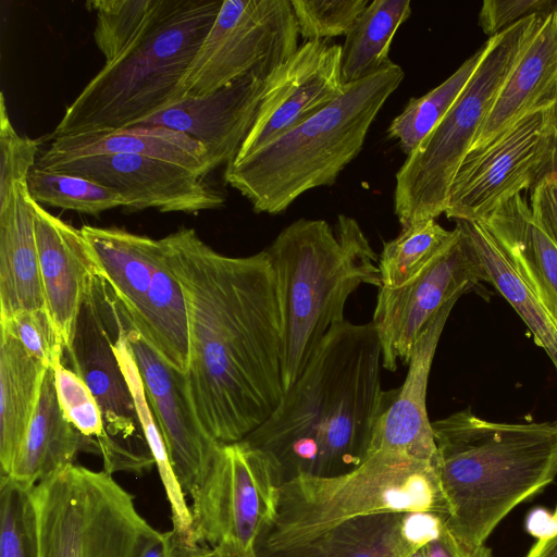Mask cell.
<instances>
[{
    "label": "cell",
    "instance_id": "cell-1",
    "mask_svg": "<svg viewBox=\"0 0 557 557\" xmlns=\"http://www.w3.org/2000/svg\"><path fill=\"white\" fill-rule=\"evenodd\" d=\"M185 297L189 363L185 373L195 412L220 444L244 440L280 405L277 287L264 250L223 255L194 228L161 238Z\"/></svg>",
    "mask_w": 557,
    "mask_h": 557
},
{
    "label": "cell",
    "instance_id": "cell-2",
    "mask_svg": "<svg viewBox=\"0 0 557 557\" xmlns=\"http://www.w3.org/2000/svg\"><path fill=\"white\" fill-rule=\"evenodd\" d=\"M382 368L372 322L333 325L273 413L244 441L277 460L284 482L354 470L396 393L382 388Z\"/></svg>",
    "mask_w": 557,
    "mask_h": 557
},
{
    "label": "cell",
    "instance_id": "cell-3",
    "mask_svg": "<svg viewBox=\"0 0 557 557\" xmlns=\"http://www.w3.org/2000/svg\"><path fill=\"white\" fill-rule=\"evenodd\" d=\"M445 525L476 550L521 503L557 476V423L485 420L471 407L432 422Z\"/></svg>",
    "mask_w": 557,
    "mask_h": 557
},
{
    "label": "cell",
    "instance_id": "cell-4",
    "mask_svg": "<svg viewBox=\"0 0 557 557\" xmlns=\"http://www.w3.org/2000/svg\"><path fill=\"white\" fill-rule=\"evenodd\" d=\"M276 280L284 392L302 373L319 343L345 321V306L361 285L381 287L379 255L358 222L338 215L299 219L265 249Z\"/></svg>",
    "mask_w": 557,
    "mask_h": 557
},
{
    "label": "cell",
    "instance_id": "cell-5",
    "mask_svg": "<svg viewBox=\"0 0 557 557\" xmlns=\"http://www.w3.org/2000/svg\"><path fill=\"white\" fill-rule=\"evenodd\" d=\"M405 77L391 60L346 84L326 108L250 156L226 165V184L257 213L284 212L299 196L332 185L361 151L370 126Z\"/></svg>",
    "mask_w": 557,
    "mask_h": 557
},
{
    "label": "cell",
    "instance_id": "cell-6",
    "mask_svg": "<svg viewBox=\"0 0 557 557\" xmlns=\"http://www.w3.org/2000/svg\"><path fill=\"white\" fill-rule=\"evenodd\" d=\"M223 0H162L139 38L90 79L51 138L135 126L177 100Z\"/></svg>",
    "mask_w": 557,
    "mask_h": 557
},
{
    "label": "cell",
    "instance_id": "cell-7",
    "mask_svg": "<svg viewBox=\"0 0 557 557\" xmlns=\"http://www.w3.org/2000/svg\"><path fill=\"white\" fill-rule=\"evenodd\" d=\"M383 512H432L446 521L449 507L434 465L379 450L343 474L286 481L276 519L257 545L285 546L345 521Z\"/></svg>",
    "mask_w": 557,
    "mask_h": 557
},
{
    "label": "cell",
    "instance_id": "cell-8",
    "mask_svg": "<svg viewBox=\"0 0 557 557\" xmlns=\"http://www.w3.org/2000/svg\"><path fill=\"white\" fill-rule=\"evenodd\" d=\"M529 15L488 37L467 87L396 173L394 211L401 230L445 213L456 172L539 24Z\"/></svg>",
    "mask_w": 557,
    "mask_h": 557
},
{
    "label": "cell",
    "instance_id": "cell-9",
    "mask_svg": "<svg viewBox=\"0 0 557 557\" xmlns=\"http://www.w3.org/2000/svg\"><path fill=\"white\" fill-rule=\"evenodd\" d=\"M39 557H139L159 532L106 470L70 465L32 488Z\"/></svg>",
    "mask_w": 557,
    "mask_h": 557
},
{
    "label": "cell",
    "instance_id": "cell-10",
    "mask_svg": "<svg viewBox=\"0 0 557 557\" xmlns=\"http://www.w3.org/2000/svg\"><path fill=\"white\" fill-rule=\"evenodd\" d=\"M100 277L132 325L175 369L189 363L185 297L161 238L125 228L83 225Z\"/></svg>",
    "mask_w": 557,
    "mask_h": 557
},
{
    "label": "cell",
    "instance_id": "cell-11",
    "mask_svg": "<svg viewBox=\"0 0 557 557\" xmlns=\"http://www.w3.org/2000/svg\"><path fill=\"white\" fill-rule=\"evenodd\" d=\"M283 483L282 468L267 450L244 440L222 444L190 496L193 544L256 552L276 519Z\"/></svg>",
    "mask_w": 557,
    "mask_h": 557
},
{
    "label": "cell",
    "instance_id": "cell-12",
    "mask_svg": "<svg viewBox=\"0 0 557 557\" xmlns=\"http://www.w3.org/2000/svg\"><path fill=\"white\" fill-rule=\"evenodd\" d=\"M298 37L290 0H223L177 100L210 95L252 73L274 74L297 50Z\"/></svg>",
    "mask_w": 557,
    "mask_h": 557
},
{
    "label": "cell",
    "instance_id": "cell-13",
    "mask_svg": "<svg viewBox=\"0 0 557 557\" xmlns=\"http://www.w3.org/2000/svg\"><path fill=\"white\" fill-rule=\"evenodd\" d=\"M115 319L106 282L98 276L78 315L70 368L95 397L104 423L107 442L100 456L103 470L141 472L154 465L145 440L135 401L115 356Z\"/></svg>",
    "mask_w": 557,
    "mask_h": 557
},
{
    "label": "cell",
    "instance_id": "cell-14",
    "mask_svg": "<svg viewBox=\"0 0 557 557\" xmlns=\"http://www.w3.org/2000/svg\"><path fill=\"white\" fill-rule=\"evenodd\" d=\"M553 102L534 109L493 140L468 151L451 183L445 211L448 219L482 222L549 173Z\"/></svg>",
    "mask_w": 557,
    "mask_h": 557
},
{
    "label": "cell",
    "instance_id": "cell-15",
    "mask_svg": "<svg viewBox=\"0 0 557 557\" xmlns=\"http://www.w3.org/2000/svg\"><path fill=\"white\" fill-rule=\"evenodd\" d=\"M454 237L411 281L398 288H379L371 321L382 349V364L394 372L408 364L421 333L448 301L486 282L471 245L456 223Z\"/></svg>",
    "mask_w": 557,
    "mask_h": 557
},
{
    "label": "cell",
    "instance_id": "cell-16",
    "mask_svg": "<svg viewBox=\"0 0 557 557\" xmlns=\"http://www.w3.org/2000/svg\"><path fill=\"white\" fill-rule=\"evenodd\" d=\"M112 298L174 472L185 494L191 496L205 481L222 444L200 423L188 394L185 373L172 367L141 336L113 294Z\"/></svg>",
    "mask_w": 557,
    "mask_h": 557
},
{
    "label": "cell",
    "instance_id": "cell-17",
    "mask_svg": "<svg viewBox=\"0 0 557 557\" xmlns=\"http://www.w3.org/2000/svg\"><path fill=\"white\" fill-rule=\"evenodd\" d=\"M36 166L77 175L114 189L125 199V209L129 211L198 213L225 203V197L200 173L141 156L37 159Z\"/></svg>",
    "mask_w": 557,
    "mask_h": 557
},
{
    "label": "cell",
    "instance_id": "cell-18",
    "mask_svg": "<svg viewBox=\"0 0 557 557\" xmlns=\"http://www.w3.org/2000/svg\"><path fill=\"white\" fill-rule=\"evenodd\" d=\"M345 90L342 46L308 40L270 78L253 124L234 160L244 159L304 123Z\"/></svg>",
    "mask_w": 557,
    "mask_h": 557
},
{
    "label": "cell",
    "instance_id": "cell-19",
    "mask_svg": "<svg viewBox=\"0 0 557 557\" xmlns=\"http://www.w3.org/2000/svg\"><path fill=\"white\" fill-rule=\"evenodd\" d=\"M272 75L252 73L210 95L178 99L135 126L184 133L206 148L213 170L227 165L253 124Z\"/></svg>",
    "mask_w": 557,
    "mask_h": 557
},
{
    "label": "cell",
    "instance_id": "cell-20",
    "mask_svg": "<svg viewBox=\"0 0 557 557\" xmlns=\"http://www.w3.org/2000/svg\"><path fill=\"white\" fill-rule=\"evenodd\" d=\"M32 206L46 308L66 354L84 300L100 276L99 268L81 228L51 214L33 199Z\"/></svg>",
    "mask_w": 557,
    "mask_h": 557
},
{
    "label": "cell",
    "instance_id": "cell-21",
    "mask_svg": "<svg viewBox=\"0 0 557 557\" xmlns=\"http://www.w3.org/2000/svg\"><path fill=\"white\" fill-rule=\"evenodd\" d=\"M445 519L432 512H383L339 523L308 540L270 548L257 557H407L432 541Z\"/></svg>",
    "mask_w": 557,
    "mask_h": 557
},
{
    "label": "cell",
    "instance_id": "cell-22",
    "mask_svg": "<svg viewBox=\"0 0 557 557\" xmlns=\"http://www.w3.org/2000/svg\"><path fill=\"white\" fill-rule=\"evenodd\" d=\"M457 300L440 309L418 338L403 385L375 422L369 455L389 450L434 465L436 445L426 411L428 382L442 332Z\"/></svg>",
    "mask_w": 557,
    "mask_h": 557
},
{
    "label": "cell",
    "instance_id": "cell-23",
    "mask_svg": "<svg viewBox=\"0 0 557 557\" xmlns=\"http://www.w3.org/2000/svg\"><path fill=\"white\" fill-rule=\"evenodd\" d=\"M556 7V5H555ZM557 97V9L542 13L518 63L502 87L470 149L496 138Z\"/></svg>",
    "mask_w": 557,
    "mask_h": 557
},
{
    "label": "cell",
    "instance_id": "cell-24",
    "mask_svg": "<svg viewBox=\"0 0 557 557\" xmlns=\"http://www.w3.org/2000/svg\"><path fill=\"white\" fill-rule=\"evenodd\" d=\"M47 310L27 182L0 202V319Z\"/></svg>",
    "mask_w": 557,
    "mask_h": 557
},
{
    "label": "cell",
    "instance_id": "cell-25",
    "mask_svg": "<svg viewBox=\"0 0 557 557\" xmlns=\"http://www.w3.org/2000/svg\"><path fill=\"white\" fill-rule=\"evenodd\" d=\"M134 154L177 164L203 176L213 169L206 148L188 135L162 126L83 133L52 139L40 160Z\"/></svg>",
    "mask_w": 557,
    "mask_h": 557
},
{
    "label": "cell",
    "instance_id": "cell-26",
    "mask_svg": "<svg viewBox=\"0 0 557 557\" xmlns=\"http://www.w3.org/2000/svg\"><path fill=\"white\" fill-rule=\"evenodd\" d=\"M478 223L484 225L519 276L557 317V244L529 202L517 195Z\"/></svg>",
    "mask_w": 557,
    "mask_h": 557
},
{
    "label": "cell",
    "instance_id": "cell-27",
    "mask_svg": "<svg viewBox=\"0 0 557 557\" xmlns=\"http://www.w3.org/2000/svg\"><path fill=\"white\" fill-rule=\"evenodd\" d=\"M82 450L96 453V446L65 417L58 400L53 369L48 368L34 418L8 478L33 488L73 465Z\"/></svg>",
    "mask_w": 557,
    "mask_h": 557
},
{
    "label": "cell",
    "instance_id": "cell-28",
    "mask_svg": "<svg viewBox=\"0 0 557 557\" xmlns=\"http://www.w3.org/2000/svg\"><path fill=\"white\" fill-rule=\"evenodd\" d=\"M0 330V478H8L34 418L49 367L10 332Z\"/></svg>",
    "mask_w": 557,
    "mask_h": 557
},
{
    "label": "cell",
    "instance_id": "cell-29",
    "mask_svg": "<svg viewBox=\"0 0 557 557\" xmlns=\"http://www.w3.org/2000/svg\"><path fill=\"white\" fill-rule=\"evenodd\" d=\"M456 223L465 232L486 282L511 305L557 371V317L519 276L484 225L468 221Z\"/></svg>",
    "mask_w": 557,
    "mask_h": 557
},
{
    "label": "cell",
    "instance_id": "cell-30",
    "mask_svg": "<svg viewBox=\"0 0 557 557\" xmlns=\"http://www.w3.org/2000/svg\"><path fill=\"white\" fill-rule=\"evenodd\" d=\"M110 300L115 319L113 349L129 385L145 440L154 465L157 466L170 505L173 524L172 531L178 541L193 545V516L190 506H188L186 502V494L172 467L163 435L147 399L141 376L127 344L112 296H110Z\"/></svg>",
    "mask_w": 557,
    "mask_h": 557
},
{
    "label": "cell",
    "instance_id": "cell-31",
    "mask_svg": "<svg viewBox=\"0 0 557 557\" xmlns=\"http://www.w3.org/2000/svg\"><path fill=\"white\" fill-rule=\"evenodd\" d=\"M409 0H373L360 14L342 46L344 84L377 72L388 61L392 40L411 14Z\"/></svg>",
    "mask_w": 557,
    "mask_h": 557
},
{
    "label": "cell",
    "instance_id": "cell-32",
    "mask_svg": "<svg viewBox=\"0 0 557 557\" xmlns=\"http://www.w3.org/2000/svg\"><path fill=\"white\" fill-rule=\"evenodd\" d=\"M488 47L486 40L442 84L419 98H411L391 122L387 134L407 156L413 152L460 97Z\"/></svg>",
    "mask_w": 557,
    "mask_h": 557
},
{
    "label": "cell",
    "instance_id": "cell-33",
    "mask_svg": "<svg viewBox=\"0 0 557 557\" xmlns=\"http://www.w3.org/2000/svg\"><path fill=\"white\" fill-rule=\"evenodd\" d=\"M436 220H425L403 228L397 237L383 244L379 255L382 288H398L416 277L451 240ZM380 287V288H381Z\"/></svg>",
    "mask_w": 557,
    "mask_h": 557
},
{
    "label": "cell",
    "instance_id": "cell-34",
    "mask_svg": "<svg viewBox=\"0 0 557 557\" xmlns=\"http://www.w3.org/2000/svg\"><path fill=\"white\" fill-rule=\"evenodd\" d=\"M27 188L30 198L42 207L94 216L126 207L125 199L114 189L77 175L50 172L36 165L27 177Z\"/></svg>",
    "mask_w": 557,
    "mask_h": 557
},
{
    "label": "cell",
    "instance_id": "cell-35",
    "mask_svg": "<svg viewBox=\"0 0 557 557\" xmlns=\"http://www.w3.org/2000/svg\"><path fill=\"white\" fill-rule=\"evenodd\" d=\"M162 0H92L94 40L109 64L124 53L147 28Z\"/></svg>",
    "mask_w": 557,
    "mask_h": 557
},
{
    "label": "cell",
    "instance_id": "cell-36",
    "mask_svg": "<svg viewBox=\"0 0 557 557\" xmlns=\"http://www.w3.org/2000/svg\"><path fill=\"white\" fill-rule=\"evenodd\" d=\"M0 557H39L32 488L11 478H0Z\"/></svg>",
    "mask_w": 557,
    "mask_h": 557
},
{
    "label": "cell",
    "instance_id": "cell-37",
    "mask_svg": "<svg viewBox=\"0 0 557 557\" xmlns=\"http://www.w3.org/2000/svg\"><path fill=\"white\" fill-rule=\"evenodd\" d=\"M57 396L62 411L82 435L91 441L99 455L107 442L100 408L85 381L63 359L52 366Z\"/></svg>",
    "mask_w": 557,
    "mask_h": 557
},
{
    "label": "cell",
    "instance_id": "cell-38",
    "mask_svg": "<svg viewBox=\"0 0 557 557\" xmlns=\"http://www.w3.org/2000/svg\"><path fill=\"white\" fill-rule=\"evenodd\" d=\"M299 36L305 41L346 36L369 0H290Z\"/></svg>",
    "mask_w": 557,
    "mask_h": 557
},
{
    "label": "cell",
    "instance_id": "cell-39",
    "mask_svg": "<svg viewBox=\"0 0 557 557\" xmlns=\"http://www.w3.org/2000/svg\"><path fill=\"white\" fill-rule=\"evenodd\" d=\"M39 140L20 135L11 123L3 92L0 95V202L16 184L27 182L35 168Z\"/></svg>",
    "mask_w": 557,
    "mask_h": 557
},
{
    "label": "cell",
    "instance_id": "cell-40",
    "mask_svg": "<svg viewBox=\"0 0 557 557\" xmlns=\"http://www.w3.org/2000/svg\"><path fill=\"white\" fill-rule=\"evenodd\" d=\"M0 329L10 332L49 368L57 360H64V349L59 343L47 310L22 311L9 319H0Z\"/></svg>",
    "mask_w": 557,
    "mask_h": 557
},
{
    "label": "cell",
    "instance_id": "cell-41",
    "mask_svg": "<svg viewBox=\"0 0 557 557\" xmlns=\"http://www.w3.org/2000/svg\"><path fill=\"white\" fill-rule=\"evenodd\" d=\"M555 5L556 0H485L479 13V24L493 37L529 15L553 11Z\"/></svg>",
    "mask_w": 557,
    "mask_h": 557
},
{
    "label": "cell",
    "instance_id": "cell-42",
    "mask_svg": "<svg viewBox=\"0 0 557 557\" xmlns=\"http://www.w3.org/2000/svg\"><path fill=\"white\" fill-rule=\"evenodd\" d=\"M530 208L557 244V174H545L531 189Z\"/></svg>",
    "mask_w": 557,
    "mask_h": 557
},
{
    "label": "cell",
    "instance_id": "cell-43",
    "mask_svg": "<svg viewBox=\"0 0 557 557\" xmlns=\"http://www.w3.org/2000/svg\"><path fill=\"white\" fill-rule=\"evenodd\" d=\"M423 548L425 557H492V552L486 545L476 550H469L463 547L445 524L440 533Z\"/></svg>",
    "mask_w": 557,
    "mask_h": 557
},
{
    "label": "cell",
    "instance_id": "cell-44",
    "mask_svg": "<svg viewBox=\"0 0 557 557\" xmlns=\"http://www.w3.org/2000/svg\"><path fill=\"white\" fill-rule=\"evenodd\" d=\"M527 532L535 537L536 545H543L557 534V507L549 511L544 507L533 508L525 519Z\"/></svg>",
    "mask_w": 557,
    "mask_h": 557
},
{
    "label": "cell",
    "instance_id": "cell-45",
    "mask_svg": "<svg viewBox=\"0 0 557 557\" xmlns=\"http://www.w3.org/2000/svg\"><path fill=\"white\" fill-rule=\"evenodd\" d=\"M171 557H257V554L256 552L244 553L223 546L188 545L178 541L174 535Z\"/></svg>",
    "mask_w": 557,
    "mask_h": 557
},
{
    "label": "cell",
    "instance_id": "cell-46",
    "mask_svg": "<svg viewBox=\"0 0 557 557\" xmlns=\"http://www.w3.org/2000/svg\"><path fill=\"white\" fill-rule=\"evenodd\" d=\"M174 542L173 531L158 532L145 546L139 557H171Z\"/></svg>",
    "mask_w": 557,
    "mask_h": 557
},
{
    "label": "cell",
    "instance_id": "cell-47",
    "mask_svg": "<svg viewBox=\"0 0 557 557\" xmlns=\"http://www.w3.org/2000/svg\"><path fill=\"white\" fill-rule=\"evenodd\" d=\"M550 125H552L553 150H552L549 173L554 172L557 174V97L550 107Z\"/></svg>",
    "mask_w": 557,
    "mask_h": 557
},
{
    "label": "cell",
    "instance_id": "cell-48",
    "mask_svg": "<svg viewBox=\"0 0 557 557\" xmlns=\"http://www.w3.org/2000/svg\"><path fill=\"white\" fill-rule=\"evenodd\" d=\"M525 557H557V534L543 545L534 544Z\"/></svg>",
    "mask_w": 557,
    "mask_h": 557
},
{
    "label": "cell",
    "instance_id": "cell-49",
    "mask_svg": "<svg viewBox=\"0 0 557 557\" xmlns=\"http://www.w3.org/2000/svg\"><path fill=\"white\" fill-rule=\"evenodd\" d=\"M407 557H425V552H424L423 546L416 549L414 552L409 554Z\"/></svg>",
    "mask_w": 557,
    "mask_h": 557
},
{
    "label": "cell",
    "instance_id": "cell-50",
    "mask_svg": "<svg viewBox=\"0 0 557 557\" xmlns=\"http://www.w3.org/2000/svg\"><path fill=\"white\" fill-rule=\"evenodd\" d=\"M555 8L557 9V0H556V7Z\"/></svg>",
    "mask_w": 557,
    "mask_h": 557
}]
</instances>
